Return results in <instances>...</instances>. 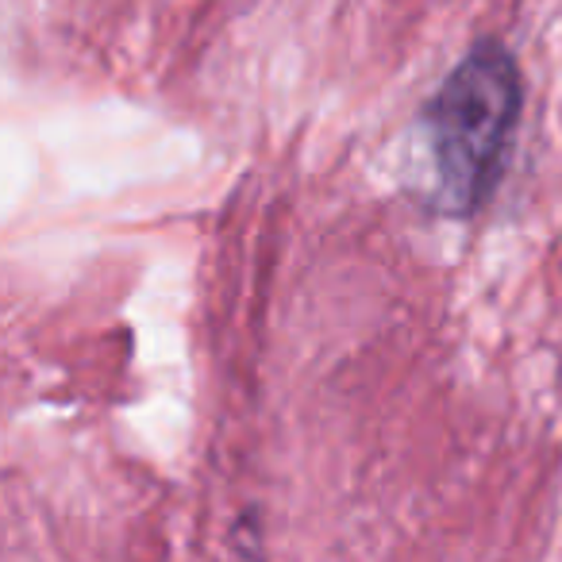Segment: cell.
Returning a JSON list of instances; mask_svg holds the SVG:
<instances>
[{"instance_id": "obj_1", "label": "cell", "mask_w": 562, "mask_h": 562, "mask_svg": "<svg viewBox=\"0 0 562 562\" xmlns=\"http://www.w3.org/2000/svg\"><path fill=\"white\" fill-rule=\"evenodd\" d=\"M520 66L497 40H482L428 101V135L436 155L439 193L447 209L477 212L505 173V158L520 124Z\"/></svg>"}]
</instances>
